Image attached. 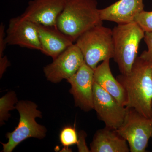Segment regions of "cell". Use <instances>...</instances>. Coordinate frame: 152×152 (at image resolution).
Returning <instances> with one entry per match:
<instances>
[{
  "label": "cell",
  "mask_w": 152,
  "mask_h": 152,
  "mask_svg": "<svg viewBox=\"0 0 152 152\" xmlns=\"http://www.w3.org/2000/svg\"><path fill=\"white\" fill-rule=\"evenodd\" d=\"M116 79L124 90L125 107L152 118V64L140 56L129 73L121 74Z\"/></svg>",
  "instance_id": "cell-1"
},
{
  "label": "cell",
  "mask_w": 152,
  "mask_h": 152,
  "mask_svg": "<svg viewBox=\"0 0 152 152\" xmlns=\"http://www.w3.org/2000/svg\"><path fill=\"white\" fill-rule=\"evenodd\" d=\"M96 0H66L57 28L74 42L96 26L102 24Z\"/></svg>",
  "instance_id": "cell-2"
},
{
  "label": "cell",
  "mask_w": 152,
  "mask_h": 152,
  "mask_svg": "<svg viewBox=\"0 0 152 152\" xmlns=\"http://www.w3.org/2000/svg\"><path fill=\"white\" fill-rule=\"evenodd\" d=\"M114 45L113 58L118 64L121 74L130 72L137 58L139 45L145 32L135 21L118 24L112 30Z\"/></svg>",
  "instance_id": "cell-3"
},
{
  "label": "cell",
  "mask_w": 152,
  "mask_h": 152,
  "mask_svg": "<svg viewBox=\"0 0 152 152\" xmlns=\"http://www.w3.org/2000/svg\"><path fill=\"white\" fill-rule=\"evenodd\" d=\"M75 42L81 51L85 62L93 69L96 68L100 62L113 58L112 30L102 25L88 30Z\"/></svg>",
  "instance_id": "cell-4"
},
{
  "label": "cell",
  "mask_w": 152,
  "mask_h": 152,
  "mask_svg": "<svg viewBox=\"0 0 152 152\" xmlns=\"http://www.w3.org/2000/svg\"><path fill=\"white\" fill-rule=\"evenodd\" d=\"M15 107L20 114L18 125L13 132L6 134L8 141L6 143H1L3 152H12L26 139H42L46 135L45 127L36 122V118H42V115L35 103L31 101H20L18 102Z\"/></svg>",
  "instance_id": "cell-5"
},
{
  "label": "cell",
  "mask_w": 152,
  "mask_h": 152,
  "mask_svg": "<svg viewBox=\"0 0 152 152\" xmlns=\"http://www.w3.org/2000/svg\"><path fill=\"white\" fill-rule=\"evenodd\" d=\"M128 109L124 122L115 131L127 142L130 151L145 152L152 137V118L142 115L134 109Z\"/></svg>",
  "instance_id": "cell-6"
},
{
  "label": "cell",
  "mask_w": 152,
  "mask_h": 152,
  "mask_svg": "<svg viewBox=\"0 0 152 152\" xmlns=\"http://www.w3.org/2000/svg\"><path fill=\"white\" fill-rule=\"evenodd\" d=\"M93 104L100 119L106 127L116 130L124 122L129 109L121 104L105 90L94 82Z\"/></svg>",
  "instance_id": "cell-7"
},
{
  "label": "cell",
  "mask_w": 152,
  "mask_h": 152,
  "mask_svg": "<svg viewBox=\"0 0 152 152\" xmlns=\"http://www.w3.org/2000/svg\"><path fill=\"white\" fill-rule=\"evenodd\" d=\"M44 68L47 80L54 83L70 78L85 62L79 47L73 44Z\"/></svg>",
  "instance_id": "cell-8"
},
{
  "label": "cell",
  "mask_w": 152,
  "mask_h": 152,
  "mask_svg": "<svg viewBox=\"0 0 152 152\" xmlns=\"http://www.w3.org/2000/svg\"><path fill=\"white\" fill-rule=\"evenodd\" d=\"M6 40L8 45L41 50L37 25L21 16L12 18L6 30Z\"/></svg>",
  "instance_id": "cell-9"
},
{
  "label": "cell",
  "mask_w": 152,
  "mask_h": 152,
  "mask_svg": "<svg viewBox=\"0 0 152 152\" xmlns=\"http://www.w3.org/2000/svg\"><path fill=\"white\" fill-rule=\"evenodd\" d=\"M94 70L84 63L74 75L68 79L70 92L73 96L77 107L88 112L94 109L93 84Z\"/></svg>",
  "instance_id": "cell-10"
},
{
  "label": "cell",
  "mask_w": 152,
  "mask_h": 152,
  "mask_svg": "<svg viewBox=\"0 0 152 152\" xmlns=\"http://www.w3.org/2000/svg\"><path fill=\"white\" fill-rule=\"evenodd\" d=\"M66 0H31L21 16L35 24L57 27Z\"/></svg>",
  "instance_id": "cell-11"
},
{
  "label": "cell",
  "mask_w": 152,
  "mask_h": 152,
  "mask_svg": "<svg viewBox=\"0 0 152 152\" xmlns=\"http://www.w3.org/2000/svg\"><path fill=\"white\" fill-rule=\"evenodd\" d=\"M36 24L40 42L41 52L53 60L73 44V40L57 27Z\"/></svg>",
  "instance_id": "cell-12"
},
{
  "label": "cell",
  "mask_w": 152,
  "mask_h": 152,
  "mask_svg": "<svg viewBox=\"0 0 152 152\" xmlns=\"http://www.w3.org/2000/svg\"><path fill=\"white\" fill-rule=\"evenodd\" d=\"M144 8L143 0H119L99 12L102 21L122 24L134 21Z\"/></svg>",
  "instance_id": "cell-13"
},
{
  "label": "cell",
  "mask_w": 152,
  "mask_h": 152,
  "mask_svg": "<svg viewBox=\"0 0 152 152\" xmlns=\"http://www.w3.org/2000/svg\"><path fill=\"white\" fill-rule=\"evenodd\" d=\"M91 152H129L127 142L114 130L106 127L97 131L90 145Z\"/></svg>",
  "instance_id": "cell-14"
},
{
  "label": "cell",
  "mask_w": 152,
  "mask_h": 152,
  "mask_svg": "<svg viewBox=\"0 0 152 152\" xmlns=\"http://www.w3.org/2000/svg\"><path fill=\"white\" fill-rule=\"evenodd\" d=\"M110 61V59L105 60L94 70V82L113 97L118 102L125 107L126 93L122 86L112 74Z\"/></svg>",
  "instance_id": "cell-15"
},
{
  "label": "cell",
  "mask_w": 152,
  "mask_h": 152,
  "mask_svg": "<svg viewBox=\"0 0 152 152\" xmlns=\"http://www.w3.org/2000/svg\"><path fill=\"white\" fill-rule=\"evenodd\" d=\"M18 103L15 93L11 91L0 99V121L3 124L4 121H7L10 117L9 112L16 109L14 104Z\"/></svg>",
  "instance_id": "cell-16"
},
{
  "label": "cell",
  "mask_w": 152,
  "mask_h": 152,
  "mask_svg": "<svg viewBox=\"0 0 152 152\" xmlns=\"http://www.w3.org/2000/svg\"><path fill=\"white\" fill-rule=\"evenodd\" d=\"M60 140L62 145L66 148L77 144L78 137L75 129L70 126L63 128L60 133Z\"/></svg>",
  "instance_id": "cell-17"
},
{
  "label": "cell",
  "mask_w": 152,
  "mask_h": 152,
  "mask_svg": "<svg viewBox=\"0 0 152 152\" xmlns=\"http://www.w3.org/2000/svg\"><path fill=\"white\" fill-rule=\"evenodd\" d=\"M134 21L145 32H152V11H143L136 16Z\"/></svg>",
  "instance_id": "cell-18"
},
{
  "label": "cell",
  "mask_w": 152,
  "mask_h": 152,
  "mask_svg": "<svg viewBox=\"0 0 152 152\" xmlns=\"http://www.w3.org/2000/svg\"><path fill=\"white\" fill-rule=\"evenodd\" d=\"M148 50L142 52L140 57L152 64V32H146L144 38Z\"/></svg>",
  "instance_id": "cell-19"
},
{
  "label": "cell",
  "mask_w": 152,
  "mask_h": 152,
  "mask_svg": "<svg viewBox=\"0 0 152 152\" xmlns=\"http://www.w3.org/2000/svg\"><path fill=\"white\" fill-rule=\"evenodd\" d=\"M5 27L3 23L0 25V57L4 56V52L7 45L6 40Z\"/></svg>",
  "instance_id": "cell-20"
},
{
  "label": "cell",
  "mask_w": 152,
  "mask_h": 152,
  "mask_svg": "<svg viewBox=\"0 0 152 152\" xmlns=\"http://www.w3.org/2000/svg\"><path fill=\"white\" fill-rule=\"evenodd\" d=\"M86 134L84 131H81L79 134L78 140L77 143L79 152H88L90 150L87 147L86 141Z\"/></svg>",
  "instance_id": "cell-21"
},
{
  "label": "cell",
  "mask_w": 152,
  "mask_h": 152,
  "mask_svg": "<svg viewBox=\"0 0 152 152\" xmlns=\"http://www.w3.org/2000/svg\"><path fill=\"white\" fill-rule=\"evenodd\" d=\"M10 66V62L6 56L0 57V74L1 76L6 71V69Z\"/></svg>",
  "instance_id": "cell-22"
},
{
  "label": "cell",
  "mask_w": 152,
  "mask_h": 152,
  "mask_svg": "<svg viewBox=\"0 0 152 152\" xmlns=\"http://www.w3.org/2000/svg\"></svg>",
  "instance_id": "cell-23"
}]
</instances>
